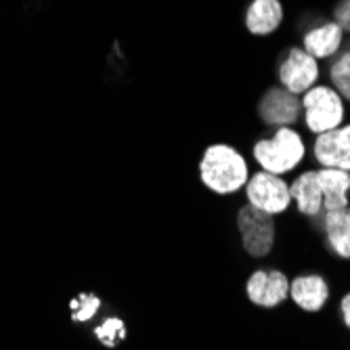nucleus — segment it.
Segmentation results:
<instances>
[{
    "label": "nucleus",
    "mask_w": 350,
    "mask_h": 350,
    "mask_svg": "<svg viewBox=\"0 0 350 350\" xmlns=\"http://www.w3.org/2000/svg\"><path fill=\"white\" fill-rule=\"evenodd\" d=\"M243 292L250 304L273 310L283 306L285 300H290V277L275 267L254 269L243 283Z\"/></svg>",
    "instance_id": "obj_6"
},
{
    "label": "nucleus",
    "mask_w": 350,
    "mask_h": 350,
    "mask_svg": "<svg viewBox=\"0 0 350 350\" xmlns=\"http://www.w3.org/2000/svg\"><path fill=\"white\" fill-rule=\"evenodd\" d=\"M94 336L99 338V342L107 348H113L120 340L126 338V325L122 319H118V317H109V319H105L101 325H97V329H94Z\"/></svg>",
    "instance_id": "obj_18"
},
{
    "label": "nucleus",
    "mask_w": 350,
    "mask_h": 350,
    "mask_svg": "<svg viewBox=\"0 0 350 350\" xmlns=\"http://www.w3.org/2000/svg\"><path fill=\"white\" fill-rule=\"evenodd\" d=\"M344 36V29L336 21H323L321 25H312L310 29L304 31L302 49L317 61L332 59L338 57Z\"/></svg>",
    "instance_id": "obj_13"
},
{
    "label": "nucleus",
    "mask_w": 350,
    "mask_h": 350,
    "mask_svg": "<svg viewBox=\"0 0 350 350\" xmlns=\"http://www.w3.org/2000/svg\"><path fill=\"white\" fill-rule=\"evenodd\" d=\"M329 84L340 92L344 101H350V51L340 53L329 68Z\"/></svg>",
    "instance_id": "obj_16"
},
{
    "label": "nucleus",
    "mask_w": 350,
    "mask_h": 350,
    "mask_svg": "<svg viewBox=\"0 0 350 350\" xmlns=\"http://www.w3.org/2000/svg\"><path fill=\"white\" fill-rule=\"evenodd\" d=\"M70 308L74 310L72 312V319L84 323V321H90L92 317L99 312L101 298L99 296H92V294H78V298L70 302Z\"/></svg>",
    "instance_id": "obj_17"
},
{
    "label": "nucleus",
    "mask_w": 350,
    "mask_h": 350,
    "mask_svg": "<svg viewBox=\"0 0 350 350\" xmlns=\"http://www.w3.org/2000/svg\"><path fill=\"white\" fill-rule=\"evenodd\" d=\"M290 300L308 314L321 312L332 300V285L319 273H302L290 281Z\"/></svg>",
    "instance_id": "obj_10"
},
{
    "label": "nucleus",
    "mask_w": 350,
    "mask_h": 350,
    "mask_svg": "<svg viewBox=\"0 0 350 350\" xmlns=\"http://www.w3.org/2000/svg\"><path fill=\"white\" fill-rule=\"evenodd\" d=\"M321 78V66L314 57H310L302 46L288 49L277 66V84L290 90L298 97L312 86L319 84Z\"/></svg>",
    "instance_id": "obj_7"
},
{
    "label": "nucleus",
    "mask_w": 350,
    "mask_h": 350,
    "mask_svg": "<svg viewBox=\"0 0 350 350\" xmlns=\"http://www.w3.org/2000/svg\"><path fill=\"white\" fill-rule=\"evenodd\" d=\"M312 160L319 168L350 172V122L340 129L317 135L312 141Z\"/></svg>",
    "instance_id": "obj_9"
},
{
    "label": "nucleus",
    "mask_w": 350,
    "mask_h": 350,
    "mask_svg": "<svg viewBox=\"0 0 350 350\" xmlns=\"http://www.w3.org/2000/svg\"><path fill=\"white\" fill-rule=\"evenodd\" d=\"M243 202L256 208L260 212H267L271 216H283L288 214L292 204L290 183L285 176L271 174L267 170H252V176L241 193Z\"/></svg>",
    "instance_id": "obj_5"
},
{
    "label": "nucleus",
    "mask_w": 350,
    "mask_h": 350,
    "mask_svg": "<svg viewBox=\"0 0 350 350\" xmlns=\"http://www.w3.org/2000/svg\"><path fill=\"white\" fill-rule=\"evenodd\" d=\"M252 176L247 155L227 141L208 143L198 160V178L208 193L222 200H237Z\"/></svg>",
    "instance_id": "obj_1"
},
{
    "label": "nucleus",
    "mask_w": 350,
    "mask_h": 350,
    "mask_svg": "<svg viewBox=\"0 0 350 350\" xmlns=\"http://www.w3.org/2000/svg\"><path fill=\"white\" fill-rule=\"evenodd\" d=\"M302 120L310 135H323L346 124V101L332 84H317L302 97Z\"/></svg>",
    "instance_id": "obj_4"
},
{
    "label": "nucleus",
    "mask_w": 350,
    "mask_h": 350,
    "mask_svg": "<svg viewBox=\"0 0 350 350\" xmlns=\"http://www.w3.org/2000/svg\"><path fill=\"white\" fill-rule=\"evenodd\" d=\"M256 116L267 129H281L294 126L302 116V101L298 94L285 90L283 86H271L262 92L256 103Z\"/></svg>",
    "instance_id": "obj_8"
},
{
    "label": "nucleus",
    "mask_w": 350,
    "mask_h": 350,
    "mask_svg": "<svg viewBox=\"0 0 350 350\" xmlns=\"http://www.w3.org/2000/svg\"><path fill=\"white\" fill-rule=\"evenodd\" d=\"M317 180L323 193V212L350 206V172L338 168H317Z\"/></svg>",
    "instance_id": "obj_15"
},
{
    "label": "nucleus",
    "mask_w": 350,
    "mask_h": 350,
    "mask_svg": "<svg viewBox=\"0 0 350 350\" xmlns=\"http://www.w3.org/2000/svg\"><path fill=\"white\" fill-rule=\"evenodd\" d=\"M252 162L277 176L296 172L306 160V141L294 126L275 129L271 137L256 139L250 149Z\"/></svg>",
    "instance_id": "obj_2"
},
{
    "label": "nucleus",
    "mask_w": 350,
    "mask_h": 350,
    "mask_svg": "<svg viewBox=\"0 0 350 350\" xmlns=\"http://www.w3.org/2000/svg\"><path fill=\"white\" fill-rule=\"evenodd\" d=\"M285 9L281 0H250L243 11V25L250 36L267 38L283 25Z\"/></svg>",
    "instance_id": "obj_11"
},
{
    "label": "nucleus",
    "mask_w": 350,
    "mask_h": 350,
    "mask_svg": "<svg viewBox=\"0 0 350 350\" xmlns=\"http://www.w3.org/2000/svg\"><path fill=\"white\" fill-rule=\"evenodd\" d=\"M235 233L241 250L252 260H267L277 247L279 222L277 216L260 212L250 204H237Z\"/></svg>",
    "instance_id": "obj_3"
},
{
    "label": "nucleus",
    "mask_w": 350,
    "mask_h": 350,
    "mask_svg": "<svg viewBox=\"0 0 350 350\" xmlns=\"http://www.w3.org/2000/svg\"><path fill=\"white\" fill-rule=\"evenodd\" d=\"M338 308H340V317H342V323H344V327L350 332V292H346V294L340 298V304H338Z\"/></svg>",
    "instance_id": "obj_20"
},
{
    "label": "nucleus",
    "mask_w": 350,
    "mask_h": 350,
    "mask_svg": "<svg viewBox=\"0 0 350 350\" xmlns=\"http://www.w3.org/2000/svg\"><path fill=\"white\" fill-rule=\"evenodd\" d=\"M334 21L344 29V34H350V0H338L334 7Z\"/></svg>",
    "instance_id": "obj_19"
},
{
    "label": "nucleus",
    "mask_w": 350,
    "mask_h": 350,
    "mask_svg": "<svg viewBox=\"0 0 350 350\" xmlns=\"http://www.w3.org/2000/svg\"><path fill=\"white\" fill-rule=\"evenodd\" d=\"M290 193L292 204L300 216L314 220L323 214V193L319 180H317V168L298 172L296 178L290 183Z\"/></svg>",
    "instance_id": "obj_12"
},
{
    "label": "nucleus",
    "mask_w": 350,
    "mask_h": 350,
    "mask_svg": "<svg viewBox=\"0 0 350 350\" xmlns=\"http://www.w3.org/2000/svg\"><path fill=\"white\" fill-rule=\"evenodd\" d=\"M319 220L329 252L340 260H350V206L323 212Z\"/></svg>",
    "instance_id": "obj_14"
}]
</instances>
